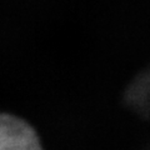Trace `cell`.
<instances>
[{"instance_id":"obj_1","label":"cell","mask_w":150,"mask_h":150,"mask_svg":"<svg viewBox=\"0 0 150 150\" xmlns=\"http://www.w3.org/2000/svg\"><path fill=\"white\" fill-rule=\"evenodd\" d=\"M0 150H41L34 129L23 119L4 114L0 120Z\"/></svg>"}]
</instances>
